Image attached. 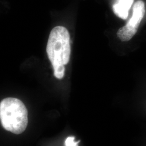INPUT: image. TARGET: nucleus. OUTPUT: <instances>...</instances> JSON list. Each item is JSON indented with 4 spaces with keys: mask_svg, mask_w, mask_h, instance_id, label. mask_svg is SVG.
<instances>
[{
    "mask_svg": "<svg viewBox=\"0 0 146 146\" xmlns=\"http://www.w3.org/2000/svg\"><path fill=\"white\" fill-rule=\"evenodd\" d=\"M145 14V6L142 0H137L133 8V14L126 25L121 28L117 33L120 40L128 41L135 35Z\"/></svg>",
    "mask_w": 146,
    "mask_h": 146,
    "instance_id": "7ed1b4c3",
    "label": "nucleus"
},
{
    "mask_svg": "<svg viewBox=\"0 0 146 146\" xmlns=\"http://www.w3.org/2000/svg\"><path fill=\"white\" fill-rule=\"evenodd\" d=\"M28 110L18 99L7 98L0 102V121L3 128L15 134L26 130L28 123Z\"/></svg>",
    "mask_w": 146,
    "mask_h": 146,
    "instance_id": "f03ea898",
    "label": "nucleus"
},
{
    "mask_svg": "<svg viewBox=\"0 0 146 146\" xmlns=\"http://www.w3.org/2000/svg\"><path fill=\"white\" fill-rule=\"evenodd\" d=\"M75 137L73 136H68L65 141L66 146H78L80 141H75Z\"/></svg>",
    "mask_w": 146,
    "mask_h": 146,
    "instance_id": "39448f33",
    "label": "nucleus"
},
{
    "mask_svg": "<svg viewBox=\"0 0 146 146\" xmlns=\"http://www.w3.org/2000/svg\"><path fill=\"white\" fill-rule=\"evenodd\" d=\"M47 52L55 77L62 79L64 75V66L69 62L71 53L70 35L65 27H55L52 30L47 43Z\"/></svg>",
    "mask_w": 146,
    "mask_h": 146,
    "instance_id": "f257e3e1",
    "label": "nucleus"
},
{
    "mask_svg": "<svg viewBox=\"0 0 146 146\" xmlns=\"http://www.w3.org/2000/svg\"><path fill=\"white\" fill-rule=\"evenodd\" d=\"M133 2L134 0H118L113 7L115 15L123 20L127 19Z\"/></svg>",
    "mask_w": 146,
    "mask_h": 146,
    "instance_id": "20e7f679",
    "label": "nucleus"
}]
</instances>
